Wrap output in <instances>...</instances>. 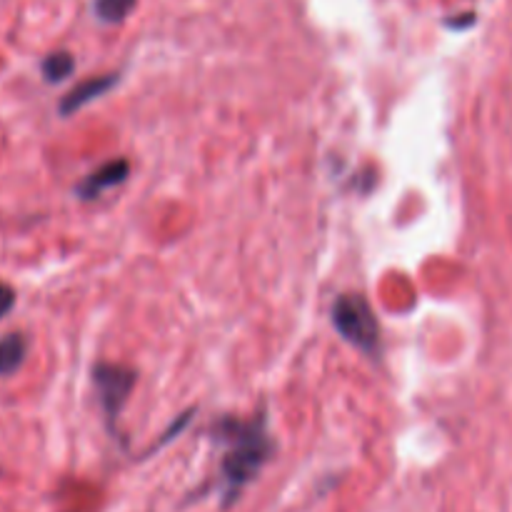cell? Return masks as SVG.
<instances>
[{
	"label": "cell",
	"mask_w": 512,
	"mask_h": 512,
	"mask_svg": "<svg viewBox=\"0 0 512 512\" xmlns=\"http://www.w3.org/2000/svg\"><path fill=\"white\" fill-rule=\"evenodd\" d=\"M333 325L343 340L363 353L375 355L380 348V325L373 308L360 293H343L333 303Z\"/></svg>",
	"instance_id": "cell-2"
},
{
	"label": "cell",
	"mask_w": 512,
	"mask_h": 512,
	"mask_svg": "<svg viewBox=\"0 0 512 512\" xmlns=\"http://www.w3.org/2000/svg\"><path fill=\"white\" fill-rule=\"evenodd\" d=\"M135 383H138V373L133 368L115 363L93 365V385L98 390V400L103 405L110 430L115 428V420L123 413V405L128 403Z\"/></svg>",
	"instance_id": "cell-3"
},
{
	"label": "cell",
	"mask_w": 512,
	"mask_h": 512,
	"mask_svg": "<svg viewBox=\"0 0 512 512\" xmlns=\"http://www.w3.org/2000/svg\"><path fill=\"white\" fill-rule=\"evenodd\" d=\"M138 0H95V15L103 23H123L133 13Z\"/></svg>",
	"instance_id": "cell-8"
},
{
	"label": "cell",
	"mask_w": 512,
	"mask_h": 512,
	"mask_svg": "<svg viewBox=\"0 0 512 512\" xmlns=\"http://www.w3.org/2000/svg\"><path fill=\"white\" fill-rule=\"evenodd\" d=\"M15 305V290L10 288V285L0 283V318H5V315L13 310Z\"/></svg>",
	"instance_id": "cell-9"
},
{
	"label": "cell",
	"mask_w": 512,
	"mask_h": 512,
	"mask_svg": "<svg viewBox=\"0 0 512 512\" xmlns=\"http://www.w3.org/2000/svg\"><path fill=\"white\" fill-rule=\"evenodd\" d=\"M213 435L225 448L220 460V493L223 505L230 508L273 458L275 443L268 435L263 415L248 420L223 418L215 423Z\"/></svg>",
	"instance_id": "cell-1"
},
{
	"label": "cell",
	"mask_w": 512,
	"mask_h": 512,
	"mask_svg": "<svg viewBox=\"0 0 512 512\" xmlns=\"http://www.w3.org/2000/svg\"><path fill=\"white\" fill-rule=\"evenodd\" d=\"M40 68H43V78L48 80V83H60V80H65L68 75H73L75 60L73 55L65 53V50H58V53H50Z\"/></svg>",
	"instance_id": "cell-7"
},
{
	"label": "cell",
	"mask_w": 512,
	"mask_h": 512,
	"mask_svg": "<svg viewBox=\"0 0 512 512\" xmlns=\"http://www.w3.org/2000/svg\"><path fill=\"white\" fill-rule=\"evenodd\" d=\"M118 80H120L118 73H108V75H95V78H88L83 80V83H78L63 100H60L58 105L60 115H73L75 110L85 108L88 103L98 100L100 95L108 93L110 88H115Z\"/></svg>",
	"instance_id": "cell-5"
},
{
	"label": "cell",
	"mask_w": 512,
	"mask_h": 512,
	"mask_svg": "<svg viewBox=\"0 0 512 512\" xmlns=\"http://www.w3.org/2000/svg\"><path fill=\"white\" fill-rule=\"evenodd\" d=\"M25 353H28V343L20 333H10L0 338V378L13 375L23 365Z\"/></svg>",
	"instance_id": "cell-6"
},
{
	"label": "cell",
	"mask_w": 512,
	"mask_h": 512,
	"mask_svg": "<svg viewBox=\"0 0 512 512\" xmlns=\"http://www.w3.org/2000/svg\"><path fill=\"white\" fill-rule=\"evenodd\" d=\"M128 170H130L128 160H110V163L100 165L98 170H93V173H90L88 178L75 188V193H78L80 200L100 198L108 188H115V185L125 183Z\"/></svg>",
	"instance_id": "cell-4"
}]
</instances>
